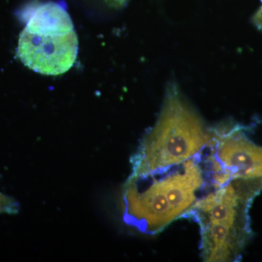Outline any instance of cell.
Listing matches in <instances>:
<instances>
[{
  "label": "cell",
  "instance_id": "6da1fadb",
  "mask_svg": "<svg viewBox=\"0 0 262 262\" xmlns=\"http://www.w3.org/2000/svg\"><path fill=\"white\" fill-rule=\"evenodd\" d=\"M206 187L202 156L144 177H129L122 192L124 221L143 233H159L187 218Z\"/></svg>",
  "mask_w": 262,
  "mask_h": 262
},
{
  "label": "cell",
  "instance_id": "7a4b0ae2",
  "mask_svg": "<svg viewBox=\"0 0 262 262\" xmlns=\"http://www.w3.org/2000/svg\"><path fill=\"white\" fill-rule=\"evenodd\" d=\"M261 190L262 178H234L207 187L187 215L199 226L203 261L241 259L252 236L250 208Z\"/></svg>",
  "mask_w": 262,
  "mask_h": 262
},
{
  "label": "cell",
  "instance_id": "3957f363",
  "mask_svg": "<svg viewBox=\"0 0 262 262\" xmlns=\"http://www.w3.org/2000/svg\"><path fill=\"white\" fill-rule=\"evenodd\" d=\"M210 139L211 129L178 86L170 84L158 121L131 159L130 177H144L201 157Z\"/></svg>",
  "mask_w": 262,
  "mask_h": 262
},
{
  "label": "cell",
  "instance_id": "277c9868",
  "mask_svg": "<svg viewBox=\"0 0 262 262\" xmlns=\"http://www.w3.org/2000/svg\"><path fill=\"white\" fill-rule=\"evenodd\" d=\"M203 157L208 187H220L234 178H262V146L248 139L244 127L224 122L211 127Z\"/></svg>",
  "mask_w": 262,
  "mask_h": 262
},
{
  "label": "cell",
  "instance_id": "5b68a950",
  "mask_svg": "<svg viewBox=\"0 0 262 262\" xmlns=\"http://www.w3.org/2000/svg\"><path fill=\"white\" fill-rule=\"evenodd\" d=\"M78 53L75 31L66 34H36L24 29L17 54L24 64L44 75H60L72 68Z\"/></svg>",
  "mask_w": 262,
  "mask_h": 262
},
{
  "label": "cell",
  "instance_id": "8992f818",
  "mask_svg": "<svg viewBox=\"0 0 262 262\" xmlns=\"http://www.w3.org/2000/svg\"><path fill=\"white\" fill-rule=\"evenodd\" d=\"M36 34H66L75 30L67 10L58 3H48L34 9L25 28Z\"/></svg>",
  "mask_w": 262,
  "mask_h": 262
},
{
  "label": "cell",
  "instance_id": "52a82bcc",
  "mask_svg": "<svg viewBox=\"0 0 262 262\" xmlns=\"http://www.w3.org/2000/svg\"><path fill=\"white\" fill-rule=\"evenodd\" d=\"M18 210V203L14 200L0 193V213H15Z\"/></svg>",
  "mask_w": 262,
  "mask_h": 262
},
{
  "label": "cell",
  "instance_id": "ba28073f",
  "mask_svg": "<svg viewBox=\"0 0 262 262\" xmlns=\"http://www.w3.org/2000/svg\"><path fill=\"white\" fill-rule=\"evenodd\" d=\"M253 23L259 30L262 31V5L257 10L252 18Z\"/></svg>",
  "mask_w": 262,
  "mask_h": 262
}]
</instances>
